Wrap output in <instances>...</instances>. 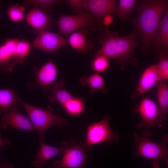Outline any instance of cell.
Here are the masks:
<instances>
[{"mask_svg": "<svg viewBox=\"0 0 168 168\" xmlns=\"http://www.w3.org/2000/svg\"><path fill=\"white\" fill-rule=\"evenodd\" d=\"M139 113L142 120L136 124V127L141 129L145 127V130H149L151 127H161L164 123L162 119L158 106L156 103L148 97L143 98L135 109Z\"/></svg>", "mask_w": 168, "mask_h": 168, "instance_id": "cell-6", "label": "cell"}, {"mask_svg": "<svg viewBox=\"0 0 168 168\" xmlns=\"http://www.w3.org/2000/svg\"><path fill=\"white\" fill-rule=\"evenodd\" d=\"M156 86L158 107L161 118L165 122L168 112V85L166 82L161 81Z\"/></svg>", "mask_w": 168, "mask_h": 168, "instance_id": "cell-22", "label": "cell"}, {"mask_svg": "<svg viewBox=\"0 0 168 168\" xmlns=\"http://www.w3.org/2000/svg\"><path fill=\"white\" fill-rule=\"evenodd\" d=\"M103 19V24L105 26H107L111 24L113 21V18L111 15H109L105 16Z\"/></svg>", "mask_w": 168, "mask_h": 168, "instance_id": "cell-31", "label": "cell"}, {"mask_svg": "<svg viewBox=\"0 0 168 168\" xmlns=\"http://www.w3.org/2000/svg\"><path fill=\"white\" fill-rule=\"evenodd\" d=\"M35 74L34 86L45 92L51 91L57 76L55 64L51 60L44 63L39 69L34 68Z\"/></svg>", "mask_w": 168, "mask_h": 168, "instance_id": "cell-9", "label": "cell"}, {"mask_svg": "<svg viewBox=\"0 0 168 168\" xmlns=\"http://www.w3.org/2000/svg\"><path fill=\"white\" fill-rule=\"evenodd\" d=\"M26 19L28 24L40 31H48L52 21L47 13L40 8L34 7L27 14Z\"/></svg>", "mask_w": 168, "mask_h": 168, "instance_id": "cell-16", "label": "cell"}, {"mask_svg": "<svg viewBox=\"0 0 168 168\" xmlns=\"http://www.w3.org/2000/svg\"><path fill=\"white\" fill-rule=\"evenodd\" d=\"M2 2L0 1V5H1V4H2Z\"/></svg>", "mask_w": 168, "mask_h": 168, "instance_id": "cell-36", "label": "cell"}, {"mask_svg": "<svg viewBox=\"0 0 168 168\" xmlns=\"http://www.w3.org/2000/svg\"><path fill=\"white\" fill-rule=\"evenodd\" d=\"M60 161H55L51 164L49 166V168H60Z\"/></svg>", "mask_w": 168, "mask_h": 168, "instance_id": "cell-34", "label": "cell"}, {"mask_svg": "<svg viewBox=\"0 0 168 168\" xmlns=\"http://www.w3.org/2000/svg\"><path fill=\"white\" fill-rule=\"evenodd\" d=\"M106 29L101 39L102 46L92 57L102 56L108 59H115L122 70H124L128 63L136 65L138 59L134 57L133 54L134 49L138 44L137 31L135 29L128 35L120 36L117 31H111Z\"/></svg>", "mask_w": 168, "mask_h": 168, "instance_id": "cell-2", "label": "cell"}, {"mask_svg": "<svg viewBox=\"0 0 168 168\" xmlns=\"http://www.w3.org/2000/svg\"><path fill=\"white\" fill-rule=\"evenodd\" d=\"M110 118V115H106L101 120L88 126L86 138L83 143L86 151L91 150L94 145L102 142L109 144L119 141V136L114 133L109 124Z\"/></svg>", "mask_w": 168, "mask_h": 168, "instance_id": "cell-5", "label": "cell"}, {"mask_svg": "<svg viewBox=\"0 0 168 168\" xmlns=\"http://www.w3.org/2000/svg\"><path fill=\"white\" fill-rule=\"evenodd\" d=\"M83 143L71 140L59 163L60 168H86L89 161Z\"/></svg>", "mask_w": 168, "mask_h": 168, "instance_id": "cell-7", "label": "cell"}, {"mask_svg": "<svg viewBox=\"0 0 168 168\" xmlns=\"http://www.w3.org/2000/svg\"><path fill=\"white\" fill-rule=\"evenodd\" d=\"M167 54L159 53V61L156 64L157 69L160 81H166L168 80V58Z\"/></svg>", "mask_w": 168, "mask_h": 168, "instance_id": "cell-28", "label": "cell"}, {"mask_svg": "<svg viewBox=\"0 0 168 168\" xmlns=\"http://www.w3.org/2000/svg\"><path fill=\"white\" fill-rule=\"evenodd\" d=\"M28 115L29 119L39 134V143L44 142V134L50 127L55 125L60 126L69 125L68 121L60 116L55 114L50 106L44 109L30 105L23 100L21 103Z\"/></svg>", "mask_w": 168, "mask_h": 168, "instance_id": "cell-4", "label": "cell"}, {"mask_svg": "<svg viewBox=\"0 0 168 168\" xmlns=\"http://www.w3.org/2000/svg\"><path fill=\"white\" fill-rule=\"evenodd\" d=\"M31 47L30 43L23 39L18 43L16 49V64H21L24 62Z\"/></svg>", "mask_w": 168, "mask_h": 168, "instance_id": "cell-26", "label": "cell"}, {"mask_svg": "<svg viewBox=\"0 0 168 168\" xmlns=\"http://www.w3.org/2000/svg\"><path fill=\"white\" fill-rule=\"evenodd\" d=\"M67 42L66 39L57 33L43 31L39 32L33 44L36 48L53 52L65 46Z\"/></svg>", "mask_w": 168, "mask_h": 168, "instance_id": "cell-10", "label": "cell"}, {"mask_svg": "<svg viewBox=\"0 0 168 168\" xmlns=\"http://www.w3.org/2000/svg\"><path fill=\"white\" fill-rule=\"evenodd\" d=\"M152 136L149 130H144L142 136L140 137L136 132L133 133L134 141L136 145L134 155L135 157H142L149 159L163 160L167 168L168 167V135L165 133L160 143L151 140Z\"/></svg>", "mask_w": 168, "mask_h": 168, "instance_id": "cell-3", "label": "cell"}, {"mask_svg": "<svg viewBox=\"0 0 168 168\" xmlns=\"http://www.w3.org/2000/svg\"><path fill=\"white\" fill-rule=\"evenodd\" d=\"M88 30L83 29L72 33L69 36L68 42L74 49L80 52H84L91 50L93 46L91 41L87 39Z\"/></svg>", "mask_w": 168, "mask_h": 168, "instance_id": "cell-18", "label": "cell"}, {"mask_svg": "<svg viewBox=\"0 0 168 168\" xmlns=\"http://www.w3.org/2000/svg\"><path fill=\"white\" fill-rule=\"evenodd\" d=\"M95 20L92 15L83 12L74 15H63L59 17L57 23L60 32L68 35L79 29L93 26Z\"/></svg>", "mask_w": 168, "mask_h": 168, "instance_id": "cell-8", "label": "cell"}, {"mask_svg": "<svg viewBox=\"0 0 168 168\" xmlns=\"http://www.w3.org/2000/svg\"><path fill=\"white\" fill-rule=\"evenodd\" d=\"M86 100L81 96L74 97L62 107L65 112L72 116H77L83 114L85 110Z\"/></svg>", "mask_w": 168, "mask_h": 168, "instance_id": "cell-23", "label": "cell"}, {"mask_svg": "<svg viewBox=\"0 0 168 168\" xmlns=\"http://www.w3.org/2000/svg\"><path fill=\"white\" fill-rule=\"evenodd\" d=\"M22 100L15 89L0 90V117L2 113L21 104Z\"/></svg>", "mask_w": 168, "mask_h": 168, "instance_id": "cell-21", "label": "cell"}, {"mask_svg": "<svg viewBox=\"0 0 168 168\" xmlns=\"http://www.w3.org/2000/svg\"><path fill=\"white\" fill-rule=\"evenodd\" d=\"M153 168H160L158 160L154 161L152 163Z\"/></svg>", "mask_w": 168, "mask_h": 168, "instance_id": "cell-35", "label": "cell"}, {"mask_svg": "<svg viewBox=\"0 0 168 168\" xmlns=\"http://www.w3.org/2000/svg\"><path fill=\"white\" fill-rule=\"evenodd\" d=\"M65 84L64 81L61 79L53 84L51 91L52 94L48 97L50 102L54 103L57 101L63 107L73 98L65 89Z\"/></svg>", "mask_w": 168, "mask_h": 168, "instance_id": "cell-19", "label": "cell"}, {"mask_svg": "<svg viewBox=\"0 0 168 168\" xmlns=\"http://www.w3.org/2000/svg\"><path fill=\"white\" fill-rule=\"evenodd\" d=\"M91 69L97 73L104 72L109 67L110 62L108 58L102 56L95 57L91 63Z\"/></svg>", "mask_w": 168, "mask_h": 168, "instance_id": "cell-29", "label": "cell"}, {"mask_svg": "<svg viewBox=\"0 0 168 168\" xmlns=\"http://www.w3.org/2000/svg\"><path fill=\"white\" fill-rule=\"evenodd\" d=\"M40 144V149L36 155L35 159L31 162V165L36 168H43L48 161L59 154L64 153L68 145L66 142H62L58 147L47 145L45 142Z\"/></svg>", "mask_w": 168, "mask_h": 168, "instance_id": "cell-15", "label": "cell"}, {"mask_svg": "<svg viewBox=\"0 0 168 168\" xmlns=\"http://www.w3.org/2000/svg\"><path fill=\"white\" fill-rule=\"evenodd\" d=\"M155 48L167 54L168 50V9L165 11L157 32L152 41Z\"/></svg>", "mask_w": 168, "mask_h": 168, "instance_id": "cell-17", "label": "cell"}, {"mask_svg": "<svg viewBox=\"0 0 168 168\" xmlns=\"http://www.w3.org/2000/svg\"><path fill=\"white\" fill-rule=\"evenodd\" d=\"M72 8L78 14L83 12V0H68L67 1Z\"/></svg>", "mask_w": 168, "mask_h": 168, "instance_id": "cell-30", "label": "cell"}, {"mask_svg": "<svg viewBox=\"0 0 168 168\" xmlns=\"http://www.w3.org/2000/svg\"><path fill=\"white\" fill-rule=\"evenodd\" d=\"M137 1L136 0H120L117 7L116 15L120 20L124 22L130 18L131 12L136 5Z\"/></svg>", "mask_w": 168, "mask_h": 168, "instance_id": "cell-24", "label": "cell"}, {"mask_svg": "<svg viewBox=\"0 0 168 168\" xmlns=\"http://www.w3.org/2000/svg\"><path fill=\"white\" fill-rule=\"evenodd\" d=\"M8 126L18 129L31 132L35 129L30 120L21 114L17 106L12 107L2 117L0 120V129L6 130Z\"/></svg>", "mask_w": 168, "mask_h": 168, "instance_id": "cell-11", "label": "cell"}, {"mask_svg": "<svg viewBox=\"0 0 168 168\" xmlns=\"http://www.w3.org/2000/svg\"><path fill=\"white\" fill-rule=\"evenodd\" d=\"M11 143V141L9 139L3 137L0 134V147L5 145H10Z\"/></svg>", "mask_w": 168, "mask_h": 168, "instance_id": "cell-32", "label": "cell"}, {"mask_svg": "<svg viewBox=\"0 0 168 168\" xmlns=\"http://www.w3.org/2000/svg\"><path fill=\"white\" fill-rule=\"evenodd\" d=\"M138 16L132 22L140 36L141 51L146 53L155 36L161 18L168 8V2L165 0L137 1Z\"/></svg>", "mask_w": 168, "mask_h": 168, "instance_id": "cell-1", "label": "cell"}, {"mask_svg": "<svg viewBox=\"0 0 168 168\" xmlns=\"http://www.w3.org/2000/svg\"><path fill=\"white\" fill-rule=\"evenodd\" d=\"M62 1L59 0H29L24 1L23 3L26 6L39 7L40 9L47 13L51 11L53 4L59 3Z\"/></svg>", "mask_w": 168, "mask_h": 168, "instance_id": "cell-27", "label": "cell"}, {"mask_svg": "<svg viewBox=\"0 0 168 168\" xmlns=\"http://www.w3.org/2000/svg\"><path fill=\"white\" fill-rule=\"evenodd\" d=\"M0 168H15L13 164L9 163L8 160H1Z\"/></svg>", "mask_w": 168, "mask_h": 168, "instance_id": "cell-33", "label": "cell"}, {"mask_svg": "<svg viewBox=\"0 0 168 168\" xmlns=\"http://www.w3.org/2000/svg\"><path fill=\"white\" fill-rule=\"evenodd\" d=\"M160 81L156 64L148 66L141 75L132 96L135 97L145 94Z\"/></svg>", "mask_w": 168, "mask_h": 168, "instance_id": "cell-14", "label": "cell"}, {"mask_svg": "<svg viewBox=\"0 0 168 168\" xmlns=\"http://www.w3.org/2000/svg\"><path fill=\"white\" fill-rule=\"evenodd\" d=\"M25 7L16 3H11L8 6L7 13L10 19L14 22L23 20L25 18Z\"/></svg>", "mask_w": 168, "mask_h": 168, "instance_id": "cell-25", "label": "cell"}, {"mask_svg": "<svg viewBox=\"0 0 168 168\" xmlns=\"http://www.w3.org/2000/svg\"><path fill=\"white\" fill-rule=\"evenodd\" d=\"M116 1L114 0H83V9L93 16L103 19L105 16L116 15Z\"/></svg>", "mask_w": 168, "mask_h": 168, "instance_id": "cell-13", "label": "cell"}, {"mask_svg": "<svg viewBox=\"0 0 168 168\" xmlns=\"http://www.w3.org/2000/svg\"><path fill=\"white\" fill-rule=\"evenodd\" d=\"M20 40L16 38L6 39L0 45V70L3 73H12L16 63V49Z\"/></svg>", "mask_w": 168, "mask_h": 168, "instance_id": "cell-12", "label": "cell"}, {"mask_svg": "<svg viewBox=\"0 0 168 168\" xmlns=\"http://www.w3.org/2000/svg\"><path fill=\"white\" fill-rule=\"evenodd\" d=\"M79 82L82 86H87L89 88L90 93H95L100 91L106 94L108 91L103 77L99 73H96L89 76L83 75L80 77Z\"/></svg>", "mask_w": 168, "mask_h": 168, "instance_id": "cell-20", "label": "cell"}]
</instances>
